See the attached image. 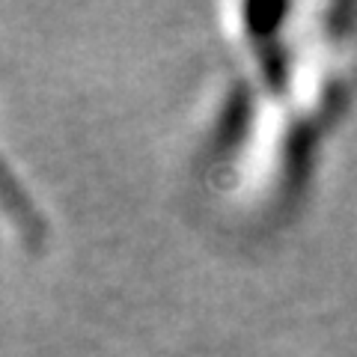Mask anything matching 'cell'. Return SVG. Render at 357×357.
Here are the masks:
<instances>
[{
  "instance_id": "obj_1",
  "label": "cell",
  "mask_w": 357,
  "mask_h": 357,
  "mask_svg": "<svg viewBox=\"0 0 357 357\" xmlns=\"http://www.w3.org/2000/svg\"><path fill=\"white\" fill-rule=\"evenodd\" d=\"M0 203H3L9 208V218H13L21 229H30V227H36V218H33V208L27 206V199H21V194L15 191V185L6 178L3 173V167H0Z\"/></svg>"
}]
</instances>
